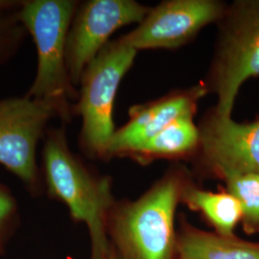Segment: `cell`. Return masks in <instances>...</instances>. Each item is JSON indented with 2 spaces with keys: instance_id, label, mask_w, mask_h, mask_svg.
Here are the masks:
<instances>
[{
  "instance_id": "1",
  "label": "cell",
  "mask_w": 259,
  "mask_h": 259,
  "mask_svg": "<svg viewBox=\"0 0 259 259\" xmlns=\"http://www.w3.org/2000/svg\"><path fill=\"white\" fill-rule=\"evenodd\" d=\"M40 170L49 197L65 204L75 221L88 227L92 259L105 258L111 252L108 220L115 204L111 179L93 173L72 152L65 124L47 129L42 139Z\"/></svg>"
},
{
  "instance_id": "2",
  "label": "cell",
  "mask_w": 259,
  "mask_h": 259,
  "mask_svg": "<svg viewBox=\"0 0 259 259\" xmlns=\"http://www.w3.org/2000/svg\"><path fill=\"white\" fill-rule=\"evenodd\" d=\"M79 1L26 0L19 11L37 51V71L25 96L50 106L63 124L72 120L79 91L66 65V39Z\"/></svg>"
},
{
  "instance_id": "3",
  "label": "cell",
  "mask_w": 259,
  "mask_h": 259,
  "mask_svg": "<svg viewBox=\"0 0 259 259\" xmlns=\"http://www.w3.org/2000/svg\"><path fill=\"white\" fill-rule=\"evenodd\" d=\"M185 187L169 174L138 200L114 204L108 227L121 259H175V215Z\"/></svg>"
},
{
  "instance_id": "4",
  "label": "cell",
  "mask_w": 259,
  "mask_h": 259,
  "mask_svg": "<svg viewBox=\"0 0 259 259\" xmlns=\"http://www.w3.org/2000/svg\"><path fill=\"white\" fill-rule=\"evenodd\" d=\"M219 34L205 83L215 93L214 111L232 117L241 85L259 76V0H239L226 7L217 22Z\"/></svg>"
},
{
  "instance_id": "5",
  "label": "cell",
  "mask_w": 259,
  "mask_h": 259,
  "mask_svg": "<svg viewBox=\"0 0 259 259\" xmlns=\"http://www.w3.org/2000/svg\"><path fill=\"white\" fill-rule=\"evenodd\" d=\"M138 51L122 37L110 40L83 70L73 114L82 118L79 144L84 155L105 159L114 132L113 106L124 76Z\"/></svg>"
},
{
  "instance_id": "6",
  "label": "cell",
  "mask_w": 259,
  "mask_h": 259,
  "mask_svg": "<svg viewBox=\"0 0 259 259\" xmlns=\"http://www.w3.org/2000/svg\"><path fill=\"white\" fill-rule=\"evenodd\" d=\"M56 117L50 106L25 95L0 100V164L34 196L41 194L45 188L37 165V146Z\"/></svg>"
},
{
  "instance_id": "7",
  "label": "cell",
  "mask_w": 259,
  "mask_h": 259,
  "mask_svg": "<svg viewBox=\"0 0 259 259\" xmlns=\"http://www.w3.org/2000/svg\"><path fill=\"white\" fill-rule=\"evenodd\" d=\"M150 11L134 0H89L79 2L66 39V65L78 89L83 70L123 26L140 23Z\"/></svg>"
},
{
  "instance_id": "8",
  "label": "cell",
  "mask_w": 259,
  "mask_h": 259,
  "mask_svg": "<svg viewBox=\"0 0 259 259\" xmlns=\"http://www.w3.org/2000/svg\"><path fill=\"white\" fill-rule=\"evenodd\" d=\"M227 5L216 0H168L150 9L122 39L137 51L175 49L193 39L208 24L218 22Z\"/></svg>"
},
{
  "instance_id": "9",
  "label": "cell",
  "mask_w": 259,
  "mask_h": 259,
  "mask_svg": "<svg viewBox=\"0 0 259 259\" xmlns=\"http://www.w3.org/2000/svg\"><path fill=\"white\" fill-rule=\"evenodd\" d=\"M199 131L202 160L217 176L259 173V120L237 123L209 111Z\"/></svg>"
},
{
  "instance_id": "10",
  "label": "cell",
  "mask_w": 259,
  "mask_h": 259,
  "mask_svg": "<svg viewBox=\"0 0 259 259\" xmlns=\"http://www.w3.org/2000/svg\"><path fill=\"white\" fill-rule=\"evenodd\" d=\"M205 93L204 85L201 84L132 108L129 121L115 130L104 160L127 157L131 151L155 137L171 122L184 115L195 114L197 103Z\"/></svg>"
},
{
  "instance_id": "11",
  "label": "cell",
  "mask_w": 259,
  "mask_h": 259,
  "mask_svg": "<svg viewBox=\"0 0 259 259\" xmlns=\"http://www.w3.org/2000/svg\"><path fill=\"white\" fill-rule=\"evenodd\" d=\"M179 259H259V243L186 228L178 238Z\"/></svg>"
},
{
  "instance_id": "12",
  "label": "cell",
  "mask_w": 259,
  "mask_h": 259,
  "mask_svg": "<svg viewBox=\"0 0 259 259\" xmlns=\"http://www.w3.org/2000/svg\"><path fill=\"white\" fill-rule=\"evenodd\" d=\"M193 117L194 114H188L171 122L155 137L131 151L127 157L147 161L154 158L185 157L197 151L200 131Z\"/></svg>"
},
{
  "instance_id": "13",
  "label": "cell",
  "mask_w": 259,
  "mask_h": 259,
  "mask_svg": "<svg viewBox=\"0 0 259 259\" xmlns=\"http://www.w3.org/2000/svg\"><path fill=\"white\" fill-rule=\"evenodd\" d=\"M182 201L202 213L221 235L234 236L237 225L242 222L240 203L228 190L211 192L185 185Z\"/></svg>"
},
{
  "instance_id": "14",
  "label": "cell",
  "mask_w": 259,
  "mask_h": 259,
  "mask_svg": "<svg viewBox=\"0 0 259 259\" xmlns=\"http://www.w3.org/2000/svg\"><path fill=\"white\" fill-rule=\"evenodd\" d=\"M228 191L242 206V223L248 233L259 232V173L232 177L226 181Z\"/></svg>"
},
{
  "instance_id": "15",
  "label": "cell",
  "mask_w": 259,
  "mask_h": 259,
  "mask_svg": "<svg viewBox=\"0 0 259 259\" xmlns=\"http://www.w3.org/2000/svg\"><path fill=\"white\" fill-rule=\"evenodd\" d=\"M19 11L0 13V66L17 55L29 36L19 19Z\"/></svg>"
},
{
  "instance_id": "16",
  "label": "cell",
  "mask_w": 259,
  "mask_h": 259,
  "mask_svg": "<svg viewBox=\"0 0 259 259\" xmlns=\"http://www.w3.org/2000/svg\"><path fill=\"white\" fill-rule=\"evenodd\" d=\"M19 221V206L8 186L0 182V252Z\"/></svg>"
},
{
  "instance_id": "17",
  "label": "cell",
  "mask_w": 259,
  "mask_h": 259,
  "mask_svg": "<svg viewBox=\"0 0 259 259\" xmlns=\"http://www.w3.org/2000/svg\"><path fill=\"white\" fill-rule=\"evenodd\" d=\"M26 0H0V13L14 12L21 9Z\"/></svg>"
},
{
  "instance_id": "18",
  "label": "cell",
  "mask_w": 259,
  "mask_h": 259,
  "mask_svg": "<svg viewBox=\"0 0 259 259\" xmlns=\"http://www.w3.org/2000/svg\"><path fill=\"white\" fill-rule=\"evenodd\" d=\"M104 259H116L115 258V257H114V255H113V254H112V253H111V252H110V253H109V254H108V255H107V256H106V257H105V258Z\"/></svg>"
}]
</instances>
